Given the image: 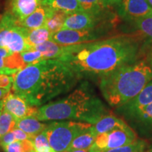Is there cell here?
<instances>
[{
    "instance_id": "43",
    "label": "cell",
    "mask_w": 152,
    "mask_h": 152,
    "mask_svg": "<svg viewBox=\"0 0 152 152\" xmlns=\"http://www.w3.org/2000/svg\"></svg>"
},
{
    "instance_id": "10",
    "label": "cell",
    "mask_w": 152,
    "mask_h": 152,
    "mask_svg": "<svg viewBox=\"0 0 152 152\" xmlns=\"http://www.w3.org/2000/svg\"><path fill=\"white\" fill-rule=\"evenodd\" d=\"M116 6L119 16L125 20L134 21L152 13L147 0H122Z\"/></svg>"
},
{
    "instance_id": "21",
    "label": "cell",
    "mask_w": 152,
    "mask_h": 152,
    "mask_svg": "<svg viewBox=\"0 0 152 152\" xmlns=\"http://www.w3.org/2000/svg\"><path fill=\"white\" fill-rule=\"evenodd\" d=\"M84 11L96 16L107 14L109 5L105 0H77Z\"/></svg>"
},
{
    "instance_id": "16",
    "label": "cell",
    "mask_w": 152,
    "mask_h": 152,
    "mask_svg": "<svg viewBox=\"0 0 152 152\" xmlns=\"http://www.w3.org/2000/svg\"><path fill=\"white\" fill-rule=\"evenodd\" d=\"M129 127L130 126L123 120L109 114L104 115L97 122L92 125L93 130L96 134L108 132L118 129H125Z\"/></svg>"
},
{
    "instance_id": "22",
    "label": "cell",
    "mask_w": 152,
    "mask_h": 152,
    "mask_svg": "<svg viewBox=\"0 0 152 152\" xmlns=\"http://www.w3.org/2000/svg\"><path fill=\"white\" fill-rule=\"evenodd\" d=\"M66 15L67 14L61 11L54 10L53 14L47 19L44 26L52 34L56 33L61 30Z\"/></svg>"
},
{
    "instance_id": "25",
    "label": "cell",
    "mask_w": 152,
    "mask_h": 152,
    "mask_svg": "<svg viewBox=\"0 0 152 152\" xmlns=\"http://www.w3.org/2000/svg\"><path fill=\"white\" fill-rule=\"evenodd\" d=\"M133 22H134L136 28L140 33L152 40V13Z\"/></svg>"
},
{
    "instance_id": "2",
    "label": "cell",
    "mask_w": 152,
    "mask_h": 152,
    "mask_svg": "<svg viewBox=\"0 0 152 152\" xmlns=\"http://www.w3.org/2000/svg\"><path fill=\"white\" fill-rule=\"evenodd\" d=\"M12 77L13 92L35 107L69 92L80 80L59 59H45L29 64Z\"/></svg>"
},
{
    "instance_id": "8",
    "label": "cell",
    "mask_w": 152,
    "mask_h": 152,
    "mask_svg": "<svg viewBox=\"0 0 152 152\" xmlns=\"http://www.w3.org/2000/svg\"><path fill=\"white\" fill-rule=\"evenodd\" d=\"M101 34L102 32L97 29L89 30L61 29L52 34L50 40L64 46H72L96 41Z\"/></svg>"
},
{
    "instance_id": "28",
    "label": "cell",
    "mask_w": 152,
    "mask_h": 152,
    "mask_svg": "<svg viewBox=\"0 0 152 152\" xmlns=\"http://www.w3.org/2000/svg\"><path fill=\"white\" fill-rule=\"evenodd\" d=\"M20 54L26 66L45 60L41 53L39 51L33 49H30L28 51L20 52Z\"/></svg>"
},
{
    "instance_id": "23",
    "label": "cell",
    "mask_w": 152,
    "mask_h": 152,
    "mask_svg": "<svg viewBox=\"0 0 152 152\" xmlns=\"http://www.w3.org/2000/svg\"><path fill=\"white\" fill-rule=\"evenodd\" d=\"M16 128V118L13 115L3 109L0 116V137H2Z\"/></svg>"
},
{
    "instance_id": "37",
    "label": "cell",
    "mask_w": 152,
    "mask_h": 152,
    "mask_svg": "<svg viewBox=\"0 0 152 152\" xmlns=\"http://www.w3.org/2000/svg\"><path fill=\"white\" fill-rule=\"evenodd\" d=\"M65 152H89L87 149H78V150H73V151H65Z\"/></svg>"
},
{
    "instance_id": "24",
    "label": "cell",
    "mask_w": 152,
    "mask_h": 152,
    "mask_svg": "<svg viewBox=\"0 0 152 152\" xmlns=\"http://www.w3.org/2000/svg\"><path fill=\"white\" fill-rule=\"evenodd\" d=\"M130 118L146 128H152V103L137 112Z\"/></svg>"
},
{
    "instance_id": "1",
    "label": "cell",
    "mask_w": 152,
    "mask_h": 152,
    "mask_svg": "<svg viewBox=\"0 0 152 152\" xmlns=\"http://www.w3.org/2000/svg\"><path fill=\"white\" fill-rule=\"evenodd\" d=\"M140 44L134 38L116 36L104 40L77 45L59 60L64 62L79 79L99 78L118 68L135 61Z\"/></svg>"
},
{
    "instance_id": "35",
    "label": "cell",
    "mask_w": 152,
    "mask_h": 152,
    "mask_svg": "<svg viewBox=\"0 0 152 152\" xmlns=\"http://www.w3.org/2000/svg\"><path fill=\"white\" fill-rule=\"evenodd\" d=\"M9 92H10V91L5 90V89L0 88V102L3 100V99L5 97L6 95L8 94Z\"/></svg>"
},
{
    "instance_id": "3",
    "label": "cell",
    "mask_w": 152,
    "mask_h": 152,
    "mask_svg": "<svg viewBox=\"0 0 152 152\" xmlns=\"http://www.w3.org/2000/svg\"><path fill=\"white\" fill-rule=\"evenodd\" d=\"M107 114L104 104L85 83L65 97L42 106L35 117L39 121L73 120L94 125Z\"/></svg>"
},
{
    "instance_id": "4",
    "label": "cell",
    "mask_w": 152,
    "mask_h": 152,
    "mask_svg": "<svg viewBox=\"0 0 152 152\" xmlns=\"http://www.w3.org/2000/svg\"><path fill=\"white\" fill-rule=\"evenodd\" d=\"M152 80V68L134 61L99 79V88L108 104L118 108L136 96Z\"/></svg>"
},
{
    "instance_id": "7",
    "label": "cell",
    "mask_w": 152,
    "mask_h": 152,
    "mask_svg": "<svg viewBox=\"0 0 152 152\" xmlns=\"http://www.w3.org/2000/svg\"><path fill=\"white\" fill-rule=\"evenodd\" d=\"M135 140V133L130 127L118 129L97 134L94 143L87 150L89 152H104L130 144Z\"/></svg>"
},
{
    "instance_id": "36",
    "label": "cell",
    "mask_w": 152,
    "mask_h": 152,
    "mask_svg": "<svg viewBox=\"0 0 152 152\" xmlns=\"http://www.w3.org/2000/svg\"><path fill=\"white\" fill-rule=\"evenodd\" d=\"M121 1H122V0H105L106 3L109 6L117 5L118 4L119 2H121Z\"/></svg>"
},
{
    "instance_id": "19",
    "label": "cell",
    "mask_w": 152,
    "mask_h": 152,
    "mask_svg": "<svg viewBox=\"0 0 152 152\" xmlns=\"http://www.w3.org/2000/svg\"><path fill=\"white\" fill-rule=\"evenodd\" d=\"M96 135L97 134L93 130L92 125V127L87 129L74 139L66 151L78 149H88L94 143Z\"/></svg>"
},
{
    "instance_id": "20",
    "label": "cell",
    "mask_w": 152,
    "mask_h": 152,
    "mask_svg": "<svg viewBox=\"0 0 152 152\" xmlns=\"http://www.w3.org/2000/svg\"><path fill=\"white\" fill-rule=\"evenodd\" d=\"M52 34L47 29L45 26L28 30V33L26 37V41L30 48L39 45L45 42L50 40Z\"/></svg>"
},
{
    "instance_id": "9",
    "label": "cell",
    "mask_w": 152,
    "mask_h": 152,
    "mask_svg": "<svg viewBox=\"0 0 152 152\" xmlns=\"http://www.w3.org/2000/svg\"><path fill=\"white\" fill-rule=\"evenodd\" d=\"M107 14L96 16L86 11H78L66 15L61 29L75 30H94Z\"/></svg>"
},
{
    "instance_id": "11",
    "label": "cell",
    "mask_w": 152,
    "mask_h": 152,
    "mask_svg": "<svg viewBox=\"0 0 152 152\" xmlns=\"http://www.w3.org/2000/svg\"><path fill=\"white\" fill-rule=\"evenodd\" d=\"M3 109L9 112L16 119L35 116L38 109L13 92H9L2 100Z\"/></svg>"
},
{
    "instance_id": "5",
    "label": "cell",
    "mask_w": 152,
    "mask_h": 152,
    "mask_svg": "<svg viewBox=\"0 0 152 152\" xmlns=\"http://www.w3.org/2000/svg\"><path fill=\"white\" fill-rule=\"evenodd\" d=\"M92 125L79 121H58L48 123L43 132L55 151L65 152L74 139Z\"/></svg>"
},
{
    "instance_id": "14",
    "label": "cell",
    "mask_w": 152,
    "mask_h": 152,
    "mask_svg": "<svg viewBox=\"0 0 152 152\" xmlns=\"http://www.w3.org/2000/svg\"><path fill=\"white\" fill-rule=\"evenodd\" d=\"M42 0H11L9 12L20 21L33 13L41 5Z\"/></svg>"
},
{
    "instance_id": "13",
    "label": "cell",
    "mask_w": 152,
    "mask_h": 152,
    "mask_svg": "<svg viewBox=\"0 0 152 152\" xmlns=\"http://www.w3.org/2000/svg\"><path fill=\"white\" fill-rule=\"evenodd\" d=\"M76 45L64 46L54 42L52 40H48L39 45L33 47V49L39 51L42 55L44 59H60L70 54L75 49Z\"/></svg>"
},
{
    "instance_id": "32",
    "label": "cell",
    "mask_w": 152,
    "mask_h": 152,
    "mask_svg": "<svg viewBox=\"0 0 152 152\" xmlns=\"http://www.w3.org/2000/svg\"><path fill=\"white\" fill-rule=\"evenodd\" d=\"M13 132L14 133L15 135V138H16V141H24V140H30V137L28 135L27 133H26L24 131H23L22 130L18 128H15L14 130H13Z\"/></svg>"
},
{
    "instance_id": "31",
    "label": "cell",
    "mask_w": 152,
    "mask_h": 152,
    "mask_svg": "<svg viewBox=\"0 0 152 152\" xmlns=\"http://www.w3.org/2000/svg\"><path fill=\"white\" fill-rule=\"evenodd\" d=\"M16 141V138H15L14 133L12 130L0 137V145H1V147H4V146L7 145V144H11L12 143V142Z\"/></svg>"
},
{
    "instance_id": "41",
    "label": "cell",
    "mask_w": 152,
    "mask_h": 152,
    "mask_svg": "<svg viewBox=\"0 0 152 152\" xmlns=\"http://www.w3.org/2000/svg\"><path fill=\"white\" fill-rule=\"evenodd\" d=\"M151 66H152V58H151Z\"/></svg>"
},
{
    "instance_id": "39",
    "label": "cell",
    "mask_w": 152,
    "mask_h": 152,
    "mask_svg": "<svg viewBox=\"0 0 152 152\" xmlns=\"http://www.w3.org/2000/svg\"><path fill=\"white\" fill-rule=\"evenodd\" d=\"M147 1H148V2L149 3L150 6H151V7H152V0H147Z\"/></svg>"
},
{
    "instance_id": "17",
    "label": "cell",
    "mask_w": 152,
    "mask_h": 152,
    "mask_svg": "<svg viewBox=\"0 0 152 152\" xmlns=\"http://www.w3.org/2000/svg\"><path fill=\"white\" fill-rule=\"evenodd\" d=\"M47 124L39 122L35 116L25 117L23 118L16 119V128L20 129L25 132L27 133L30 137L31 140L45 131Z\"/></svg>"
},
{
    "instance_id": "33",
    "label": "cell",
    "mask_w": 152,
    "mask_h": 152,
    "mask_svg": "<svg viewBox=\"0 0 152 152\" xmlns=\"http://www.w3.org/2000/svg\"><path fill=\"white\" fill-rule=\"evenodd\" d=\"M12 52L8 50L7 49L3 48V47H0V71L2 70L4 68V60L7 56L11 55Z\"/></svg>"
},
{
    "instance_id": "18",
    "label": "cell",
    "mask_w": 152,
    "mask_h": 152,
    "mask_svg": "<svg viewBox=\"0 0 152 152\" xmlns=\"http://www.w3.org/2000/svg\"><path fill=\"white\" fill-rule=\"evenodd\" d=\"M41 4L66 14L83 11L77 0H42Z\"/></svg>"
},
{
    "instance_id": "26",
    "label": "cell",
    "mask_w": 152,
    "mask_h": 152,
    "mask_svg": "<svg viewBox=\"0 0 152 152\" xmlns=\"http://www.w3.org/2000/svg\"><path fill=\"white\" fill-rule=\"evenodd\" d=\"M147 143L143 140H135L132 143L104 152H144Z\"/></svg>"
},
{
    "instance_id": "38",
    "label": "cell",
    "mask_w": 152,
    "mask_h": 152,
    "mask_svg": "<svg viewBox=\"0 0 152 152\" xmlns=\"http://www.w3.org/2000/svg\"><path fill=\"white\" fill-rule=\"evenodd\" d=\"M2 111H3V103H2V101H1V102H0V116H1V114Z\"/></svg>"
},
{
    "instance_id": "34",
    "label": "cell",
    "mask_w": 152,
    "mask_h": 152,
    "mask_svg": "<svg viewBox=\"0 0 152 152\" xmlns=\"http://www.w3.org/2000/svg\"><path fill=\"white\" fill-rule=\"evenodd\" d=\"M23 152H35L33 141L30 140H26L20 142Z\"/></svg>"
},
{
    "instance_id": "29",
    "label": "cell",
    "mask_w": 152,
    "mask_h": 152,
    "mask_svg": "<svg viewBox=\"0 0 152 152\" xmlns=\"http://www.w3.org/2000/svg\"><path fill=\"white\" fill-rule=\"evenodd\" d=\"M13 83H14V78L12 76L0 74V88L10 91L11 88H12Z\"/></svg>"
},
{
    "instance_id": "27",
    "label": "cell",
    "mask_w": 152,
    "mask_h": 152,
    "mask_svg": "<svg viewBox=\"0 0 152 152\" xmlns=\"http://www.w3.org/2000/svg\"><path fill=\"white\" fill-rule=\"evenodd\" d=\"M32 141L35 152H52L54 150L51 147L47 137L43 132L35 136Z\"/></svg>"
},
{
    "instance_id": "15",
    "label": "cell",
    "mask_w": 152,
    "mask_h": 152,
    "mask_svg": "<svg viewBox=\"0 0 152 152\" xmlns=\"http://www.w3.org/2000/svg\"><path fill=\"white\" fill-rule=\"evenodd\" d=\"M54 11V9L41 4L28 17L20 21H18L23 27L28 30L37 29L45 26L47 19L53 14Z\"/></svg>"
},
{
    "instance_id": "42",
    "label": "cell",
    "mask_w": 152,
    "mask_h": 152,
    "mask_svg": "<svg viewBox=\"0 0 152 152\" xmlns=\"http://www.w3.org/2000/svg\"><path fill=\"white\" fill-rule=\"evenodd\" d=\"M52 152H56V151H54V150H53V151H52Z\"/></svg>"
},
{
    "instance_id": "30",
    "label": "cell",
    "mask_w": 152,
    "mask_h": 152,
    "mask_svg": "<svg viewBox=\"0 0 152 152\" xmlns=\"http://www.w3.org/2000/svg\"><path fill=\"white\" fill-rule=\"evenodd\" d=\"M1 147L5 152H23L21 143L19 141L14 142Z\"/></svg>"
},
{
    "instance_id": "12",
    "label": "cell",
    "mask_w": 152,
    "mask_h": 152,
    "mask_svg": "<svg viewBox=\"0 0 152 152\" xmlns=\"http://www.w3.org/2000/svg\"><path fill=\"white\" fill-rule=\"evenodd\" d=\"M152 103V80L134 98L118 108V113L130 118L137 112Z\"/></svg>"
},
{
    "instance_id": "40",
    "label": "cell",
    "mask_w": 152,
    "mask_h": 152,
    "mask_svg": "<svg viewBox=\"0 0 152 152\" xmlns=\"http://www.w3.org/2000/svg\"><path fill=\"white\" fill-rule=\"evenodd\" d=\"M148 152H152V149H151V150H149V151H148Z\"/></svg>"
},
{
    "instance_id": "6",
    "label": "cell",
    "mask_w": 152,
    "mask_h": 152,
    "mask_svg": "<svg viewBox=\"0 0 152 152\" xmlns=\"http://www.w3.org/2000/svg\"><path fill=\"white\" fill-rule=\"evenodd\" d=\"M28 30L23 27L9 11L0 17V47L14 53L30 49L26 37Z\"/></svg>"
}]
</instances>
